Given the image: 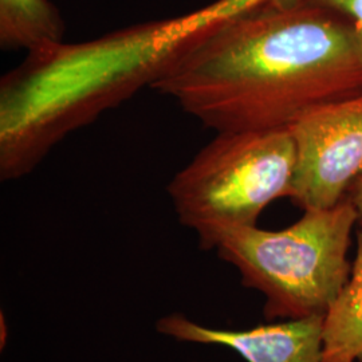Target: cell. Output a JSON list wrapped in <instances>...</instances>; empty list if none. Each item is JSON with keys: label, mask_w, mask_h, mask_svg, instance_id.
I'll list each match as a JSON object with an SVG mask.
<instances>
[{"label": "cell", "mask_w": 362, "mask_h": 362, "mask_svg": "<svg viewBox=\"0 0 362 362\" xmlns=\"http://www.w3.org/2000/svg\"><path fill=\"white\" fill-rule=\"evenodd\" d=\"M341 15L356 31L362 46V0H313Z\"/></svg>", "instance_id": "obj_9"}, {"label": "cell", "mask_w": 362, "mask_h": 362, "mask_svg": "<svg viewBox=\"0 0 362 362\" xmlns=\"http://www.w3.org/2000/svg\"><path fill=\"white\" fill-rule=\"evenodd\" d=\"M356 224L357 209L345 197L334 207L303 211L284 230L223 228L206 250H216L239 272L242 285L266 297V320L326 315L349 281Z\"/></svg>", "instance_id": "obj_3"}, {"label": "cell", "mask_w": 362, "mask_h": 362, "mask_svg": "<svg viewBox=\"0 0 362 362\" xmlns=\"http://www.w3.org/2000/svg\"><path fill=\"white\" fill-rule=\"evenodd\" d=\"M211 23L202 10L28 52L0 83V177L30 173L67 133L152 85Z\"/></svg>", "instance_id": "obj_2"}, {"label": "cell", "mask_w": 362, "mask_h": 362, "mask_svg": "<svg viewBox=\"0 0 362 362\" xmlns=\"http://www.w3.org/2000/svg\"><path fill=\"white\" fill-rule=\"evenodd\" d=\"M325 315L282 320L251 329H216L182 313L156 322V332L177 342L216 345L236 351L246 362H324Z\"/></svg>", "instance_id": "obj_6"}, {"label": "cell", "mask_w": 362, "mask_h": 362, "mask_svg": "<svg viewBox=\"0 0 362 362\" xmlns=\"http://www.w3.org/2000/svg\"><path fill=\"white\" fill-rule=\"evenodd\" d=\"M296 164L290 128L221 132L169 182V197L206 250L220 230L257 226L272 202L290 199Z\"/></svg>", "instance_id": "obj_4"}, {"label": "cell", "mask_w": 362, "mask_h": 362, "mask_svg": "<svg viewBox=\"0 0 362 362\" xmlns=\"http://www.w3.org/2000/svg\"><path fill=\"white\" fill-rule=\"evenodd\" d=\"M65 23L49 0H0V46L37 50L62 42Z\"/></svg>", "instance_id": "obj_8"}, {"label": "cell", "mask_w": 362, "mask_h": 362, "mask_svg": "<svg viewBox=\"0 0 362 362\" xmlns=\"http://www.w3.org/2000/svg\"><path fill=\"white\" fill-rule=\"evenodd\" d=\"M324 362H362V231L349 281L325 315Z\"/></svg>", "instance_id": "obj_7"}, {"label": "cell", "mask_w": 362, "mask_h": 362, "mask_svg": "<svg viewBox=\"0 0 362 362\" xmlns=\"http://www.w3.org/2000/svg\"><path fill=\"white\" fill-rule=\"evenodd\" d=\"M346 197L353 203L358 214V226H362V175L351 184Z\"/></svg>", "instance_id": "obj_10"}, {"label": "cell", "mask_w": 362, "mask_h": 362, "mask_svg": "<svg viewBox=\"0 0 362 362\" xmlns=\"http://www.w3.org/2000/svg\"><path fill=\"white\" fill-rule=\"evenodd\" d=\"M194 362H199V361H194Z\"/></svg>", "instance_id": "obj_11"}, {"label": "cell", "mask_w": 362, "mask_h": 362, "mask_svg": "<svg viewBox=\"0 0 362 362\" xmlns=\"http://www.w3.org/2000/svg\"><path fill=\"white\" fill-rule=\"evenodd\" d=\"M297 164L291 202L334 207L362 175V90L305 112L290 127Z\"/></svg>", "instance_id": "obj_5"}, {"label": "cell", "mask_w": 362, "mask_h": 362, "mask_svg": "<svg viewBox=\"0 0 362 362\" xmlns=\"http://www.w3.org/2000/svg\"><path fill=\"white\" fill-rule=\"evenodd\" d=\"M151 88L218 133L288 128L362 90L361 42L313 0H264L200 31Z\"/></svg>", "instance_id": "obj_1"}]
</instances>
